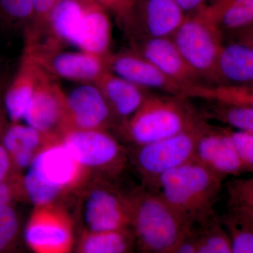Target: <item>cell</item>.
I'll use <instances>...</instances> for the list:
<instances>
[{
    "label": "cell",
    "instance_id": "obj_1",
    "mask_svg": "<svg viewBox=\"0 0 253 253\" xmlns=\"http://www.w3.org/2000/svg\"><path fill=\"white\" fill-rule=\"evenodd\" d=\"M224 179L194 158L143 186L194 229L215 217L214 205Z\"/></svg>",
    "mask_w": 253,
    "mask_h": 253
},
{
    "label": "cell",
    "instance_id": "obj_2",
    "mask_svg": "<svg viewBox=\"0 0 253 253\" xmlns=\"http://www.w3.org/2000/svg\"><path fill=\"white\" fill-rule=\"evenodd\" d=\"M130 228L139 253H169L194 229L144 186L130 193Z\"/></svg>",
    "mask_w": 253,
    "mask_h": 253
},
{
    "label": "cell",
    "instance_id": "obj_3",
    "mask_svg": "<svg viewBox=\"0 0 253 253\" xmlns=\"http://www.w3.org/2000/svg\"><path fill=\"white\" fill-rule=\"evenodd\" d=\"M203 119L185 96L151 94L126 121V134L135 146H141L179 134Z\"/></svg>",
    "mask_w": 253,
    "mask_h": 253
},
{
    "label": "cell",
    "instance_id": "obj_4",
    "mask_svg": "<svg viewBox=\"0 0 253 253\" xmlns=\"http://www.w3.org/2000/svg\"><path fill=\"white\" fill-rule=\"evenodd\" d=\"M84 171L64 145H56L38 152L21 184L36 207L47 206L63 191L76 185Z\"/></svg>",
    "mask_w": 253,
    "mask_h": 253
},
{
    "label": "cell",
    "instance_id": "obj_5",
    "mask_svg": "<svg viewBox=\"0 0 253 253\" xmlns=\"http://www.w3.org/2000/svg\"><path fill=\"white\" fill-rule=\"evenodd\" d=\"M223 33L203 9L186 15L172 40L190 67L205 81L215 83Z\"/></svg>",
    "mask_w": 253,
    "mask_h": 253
},
{
    "label": "cell",
    "instance_id": "obj_6",
    "mask_svg": "<svg viewBox=\"0 0 253 253\" xmlns=\"http://www.w3.org/2000/svg\"><path fill=\"white\" fill-rule=\"evenodd\" d=\"M208 125L203 119L175 135L135 146L131 154V161L144 184L194 159L198 141Z\"/></svg>",
    "mask_w": 253,
    "mask_h": 253
},
{
    "label": "cell",
    "instance_id": "obj_7",
    "mask_svg": "<svg viewBox=\"0 0 253 253\" xmlns=\"http://www.w3.org/2000/svg\"><path fill=\"white\" fill-rule=\"evenodd\" d=\"M83 218L86 231L98 232L130 227V194H123L107 179H96L86 191Z\"/></svg>",
    "mask_w": 253,
    "mask_h": 253
},
{
    "label": "cell",
    "instance_id": "obj_8",
    "mask_svg": "<svg viewBox=\"0 0 253 253\" xmlns=\"http://www.w3.org/2000/svg\"><path fill=\"white\" fill-rule=\"evenodd\" d=\"M63 144L85 170L110 175L120 172L127 160L118 141L103 129L73 131Z\"/></svg>",
    "mask_w": 253,
    "mask_h": 253
},
{
    "label": "cell",
    "instance_id": "obj_9",
    "mask_svg": "<svg viewBox=\"0 0 253 253\" xmlns=\"http://www.w3.org/2000/svg\"><path fill=\"white\" fill-rule=\"evenodd\" d=\"M136 39L172 38L186 15L174 0H133L123 15Z\"/></svg>",
    "mask_w": 253,
    "mask_h": 253
},
{
    "label": "cell",
    "instance_id": "obj_10",
    "mask_svg": "<svg viewBox=\"0 0 253 253\" xmlns=\"http://www.w3.org/2000/svg\"><path fill=\"white\" fill-rule=\"evenodd\" d=\"M24 236L34 253H70L73 243L71 221L51 204L37 206Z\"/></svg>",
    "mask_w": 253,
    "mask_h": 253
},
{
    "label": "cell",
    "instance_id": "obj_11",
    "mask_svg": "<svg viewBox=\"0 0 253 253\" xmlns=\"http://www.w3.org/2000/svg\"><path fill=\"white\" fill-rule=\"evenodd\" d=\"M134 46L135 52L152 63L163 74L187 88L188 94L191 88L205 84L204 80L190 67L172 38L136 39Z\"/></svg>",
    "mask_w": 253,
    "mask_h": 253
},
{
    "label": "cell",
    "instance_id": "obj_12",
    "mask_svg": "<svg viewBox=\"0 0 253 253\" xmlns=\"http://www.w3.org/2000/svg\"><path fill=\"white\" fill-rule=\"evenodd\" d=\"M194 158L224 179L246 172L234 149L229 129L208 125L198 141Z\"/></svg>",
    "mask_w": 253,
    "mask_h": 253
},
{
    "label": "cell",
    "instance_id": "obj_13",
    "mask_svg": "<svg viewBox=\"0 0 253 253\" xmlns=\"http://www.w3.org/2000/svg\"><path fill=\"white\" fill-rule=\"evenodd\" d=\"M110 67L116 76L149 91H159L166 94L185 97L189 91L185 86L167 77L134 51L113 58Z\"/></svg>",
    "mask_w": 253,
    "mask_h": 253
},
{
    "label": "cell",
    "instance_id": "obj_14",
    "mask_svg": "<svg viewBox=\"0 0 253 253\" xmlns=\"http://www.w3.org/2000/svg\"><path fill=\"white\" fill-rule=\"evenodd\" d=\"M251 30L246 32L242 39L221 46L216 66V84L253 86V48Z\"/></svg>",
    "mask_w": 253,
    "mask_h": 253
},
{
    "label": "cell",
    "instance_id": "obj_15",
    "mask_svg": "<svg viewBox=\"0 0 253 253\" xmlns=\"http://www.w3.org/2000/svg\"><path fill=\"white\" fill-rule=\"evenodd\" d=\"M76 126L82 130L103 129L111 118V108L99 88L82 85L73 89L67 99Z\"/></svg>",
    "mask_w": 253,
    "mask_h": 253
},
{
    "label": "cell",
    "instance_id": "obj_16",
    "mask_svg": "<svg viewBox=\"0 0 253 253\" xmlns=\"http://www.w3.org/2000/svg\"><path fill=\"white\" fill-rule=\"evenodd\" d=\"M101 91L111 109L127 121L142 106L149 91L118 76L104 75L101 78Z\"/></svg>",
    "mask_w": 253,
    "mask_h": 253
},
{
    "label": "cell",
    "instance_id": "obj_17",
    "mask_svg": "<svg viewBox=\"0 0 253 253\" xmlns=\"http://www.w3.org/2000/svg\"><path fill=\"white\" fill-rule=\"evenodd\" d=\"M203 11L222 33L252 28L253 0H212Z\"/></svg>",
    "mask_w": 253,
    "mask_h": 253
},
{
    "label": "cell",
    "instance_id": "obj_18",
    "mask_svg": "<svg viewBox=\"0 0 253 253\" xmlns=\"http://www.w3.org/2000/svg\"><path fill=\"white\" fill-rule=\"evenodd\" d=\"M111 40V24L109 17L99 5L89 3L84 6V15L77 46L94 55L104 54Z\"/></svg>",
    "mask_w": 253,
    "mask_h": 253
},
{
    "label": "cell",
    "instance_id": "obj_19",
    "mask_svg": "<svg viewBox=\"0 0 253 253\" xmlns=\"http://www.w3.org/2000/svg\"><path fill=\"white\" fill-rule=\"evenodd\" d=\"M1 141L9 154L15 169L30 166L41 142V132L31 126L12 125L1 131Z\"/></svg>",
    "mask_w": 253,
    "mask_h": 253
},
{
    "label": "cell",
    "instance_id": "obj_20",
    "mask_svg": "<svg viewBox=\"0 0 253 253\" xmlns=\"http://www.w3.org/2000/svg\"><path fill=\"white\" fill-rule=\"evenodd\" d=\"M135 246L130 227L106 231H85L80 241L81 253H131Z\"/></svg>",
    "mask_w": 253,
    "mask_h": 253
},
{
    "label": "cell",
    "instance_id": "obj_21",
    "mask_svg": "<svg viewBox=\"0 0 253 253\" xmlns=\"http://www.w3.org/2000/svg\"><path fill=\"white\" fill-rule=\"evenodd\" d=\"M53 66L60 76L76 80L96 79L104 69L99 56L89 53H63L55 58Z\"/></svg>",
    "mask_w": 253,
    "mask_h": 253
},
{
    "label": "cell",
    "instance_id": "obj_22",
    "mask_svg": "<svg viewBox=\"0 0 253 253\" xmlns=\"http://www.w3.org/2000/svg\"><path fill=\"white\" fill-rule=\"evenodd\" d=\"M84 15V5L74 0H59L49 18L60 37L77 46Z\"/></svg>",
    "mask_w": 253,
    "mask_h": 253
},
{
    "label": "cell",
    "instance_id": "obj_23",
    "mask_svg": "<svg viewBox=\"0 0 253 253\" xmlns=\"http://www.w3.org/2000/svg\"><path fill=\"white\" fill-rule=\"evenodd\" d=\"M61 108L58 99L46 91H35L23 121L40 132L49 131L61 117Z\"/></svg>",
    "mask_w": 253,
    "mask_h": 253
},
{
    "label": "cell",
    "instance_id": "obj_24",
    "mask_svg": "<svg viewBox=\"0 0 253 253\" xmlns=\"http://www.w3.org/2000/svg\"><path fill=\"white\" fill-rule=\"evenodd\" d=\"M225 230L234 253H253V214L227 212L218 217Z\"/></svg>",
    "mask_w": 253,
    "mask_h": 253
},
{
    "label": "cell",
    "instance_id": "obj_25",
    "mask_svg": "<svg viewBox=\"0 0 253 253\" xmlns=\"http://www.w3.org/2000/svg\"><path fill=\"white\" fill-rule=\"evenodd\" d=\"M210 102L208 109L200 113L205 120H217L236 130L253 131V106Z\"/></svg>",
    "mask_w": 253,
    "mask_h": 253
},
{
    "label": "cell",
    "instance_id": "obj_26",
    "mask_svg": "<svg viewBox=\"0 0 253 253\" xmlns=\"http://www.w3.org/2000/svg\"><path fill=\"white\" fill-rule=\"evenodd\" d=\"M21 223L11 204L0 208V253H16L19 242Z\"/></svg>",
    "mask_w": 253,
    "mask_h": 253
},
{
    "label": "cell",
    "instance_id": "obj_27",
    "mask_svg": "<svg viewBox=\"0 0 253 253\" xmlns=\"http://www.w3.org/2000/svg\"><path fill=\"white\" fill-rule=\"evenodd\" d=\"M228 211L253 213V179H234L226 184Z\"/></svg>",
    "mask_w": 253,
    "mask_h": 253
},
{
    "label": "cell",
    "instance_id": "obj_28",
    "mask_svg": "<svg viewBox=\"0 0 253 253\" xmlns=\"http://www.w3.org/2000/svg\"><path fill=\"white\" fill-rule=\"evenodd\" d=\"M34 93L33 88L26 84L15 86L8 91L4 96V109L11 121H23Z\"/></svg>",
    "mask_w": 253,
    "mask_h": 253
},
{
    "label": "cell",
    "instance_id": "obj_29",
    "mask_svg": "<svg viewBox=\"0 0 253 253\" xmlns=\"http://www.w3.org/2000/svg\"><path fill=\"white\" fill-rule=\"evenodd\" d=\"M196 232L211 253H234L230 241L217 215L202 225Z\"/></svg>",
    "mask_w": 253,
    "mask_h": 253
},
{
    "label": "cell",
    "instance_id": "obj_30",
    "mask_svg": "<svg viewBox=\"0 0 253 253\" xmlns=\"http://www.w3.org/2000/svg\"><path fill=\"white\" fill-rule=\"evenodd\" d=\"M234 149L246 172L253 171V131L229 129Z\"/></svg>",
    "mask_w": 253,
    "mask_h": 253
},
{
    "label": "cell",
    "instance_id": "obj_31",
    "mask_svg": "<svg viewBox=\"0 0 253 253\" xmlns=\"http://www.w3.org/2000/svg\"><path fill=\"white\" fill-rule=\"evenodd\" d=\"M33 16V0H0V17L5 21L21 22Z\"/></svg>",
    "mask_w": 253,
    "mask_h": 253
},
{
    "label": "cell",
    "instance_id": "obj_32",
    "mask_svg": "<svg viewBox=\"0 0 253 253\" xmlns=\"http://www.w3.org/2000/svg\"><path fill=\"white\" fill-rule=\"evenodd\" d=\"M1 129L2 126H0V184L17 176L11 158L1 143Z\"/></svg>",
    "mask_w": 253,
    "mask_h": 253
},
{
    "label": "cell",
    "instance_id": "obj_33",
    "mask_svg": "<svg viewBox=\"0 0 253 253\" xmlns=\"http://www.w3.org/2000/svg\"><path fill=\"white\" fill-rule=\"evenodd\" d=\"M21 186L17 176L0 184V208L12 203L21 191Z\"/></svg>",
    "mask_w": 253,
    "mask_h": 253
},
{
    "label": "cell",
    "instance_id": "obj_34",
    "mask_svg": "<svg viewBox=\"0 0 253 253\" xmlns=\"http://www.w3.org/2000/svg\"><path fill=\"white\" fill-rule=\"evenodd\" d=\"M59 0H33V15L38 18L49 17Z\"/></svg>",
    "mask_w": 253,
    "mask_h": 253
},
{
    "label": "cell",
    "instance_id": "obj_35",
    "mask_svg": "<svg viewBox=\"0 0 253 253\" xmlns=\"http://www.w3.org/2000/svg\"><path fill=\"white\" fill-rule=\"evenodd\" d=\"M208 0H174L185 15L193 14L207 5Z\"/></svg>",
    "mask_w": 253,
    "mask_h": 253
},
{
    "label": "cell",
    "instance_id": "obj_36",
    "mask_svg": "<svg viewBox=\"0 0 253 253\" xmlns=\"http://www.w3.org/2000/svg\"><path fill=\"white\" fill-rule=\"evenodd\" d=\"M194 230L190 232L169 253H195Z\"/></svg>",
    "mask_w": 253,
    "mask_h": 253
},
{
    "label": "cell",
    "instance_id": "obj_37",
    "mask_svg": "<svg viewBox=\"0 0 253 253\" xmlns=\"http://www.w3.org/2000/svg\"><path fill=\"white\" fill-rule=\"evenodd\" d=\"M100 4L116 10L120 14L122 15L124 11V0H97Z\"/></svg>",
    "mask_w": 253,
    "mask_h": 253
},
{
    "label": "cell",
    "instance_id": "obj_38",
    "mask_svg": "<svg viewBox=\"0 0 253 253\" xmlns=\"http://www.w3.org/2000/svg\"><path fill=\"white\" fill-rule=\"evenodd\" d=\"M195 253H211L207 246L196 231H195Z\"/></svg>",
    "mask_w": 253,
    "mask_h": 253
},
{
    "label": "cell",
    "instance_id": "obj_39",
    "mask_svg": "<svg viewBox=\"0 0 253 253\" xmlns=\"http://www.w3.org/2000/svg\"><path fill=\"white\" fill-rule=\"evenodd\" d=\"M132 1L133 0H124V11H123L122 16L125 14V12L127 10L128 8H129V6H130Z\"/></svg>",
    "mask_w": 253,
    "mask_h": 253
},
{
    "label": "cell",
    "instance_id": "obj_40",
    "mask_svg": "<svg viewBox=\"0 0 253 253\" xmlns=\"http://www.w3.org/2000/svg\"><path fill=\"white\" fill-rule=\"evenodd\" d=\"M2 124V121H1V110H0V126Z\"/></svg>",
    "mask_w": 253,
    "mask_h": 253
},
{
    "label": "cell",
    "instance_id": "obj_41",
    "mask_svg": "<svg viewBox=\"0 0 253 253\" xmlns=\"http://www.w3.org/2000/svg\"><path fill=\"white\" fill-rule=\"evenodd\" d=\"M74 1H78V2L81 3V1H80V0H74ZM90 1H91V0H90Z\"/></svg>",
    "mask_w": 253,
    "mask_h": 253
},
{
    "label": "cell",
    "instance_id": "obj_42",
    "mask_svg": "<svg viewBox=\"0 0 253 253\" xmlns=\"http://www.w3.org/2000/svg\"><path fill=\"white\" fill-rule=\"evenodd\" d=\"M81 253L78 252H78H77V253Z\"/></svg>",
    "mask_w": 253,
    "mask_h": 253
}]
</instances>
